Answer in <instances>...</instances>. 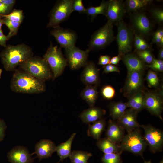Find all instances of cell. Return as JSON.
<instances>
[{
    "label": "cell",
    "mask_w": 163,
    "mask_h": 163,
    "mask_svg": "<svg viewBox=\"0 0 163 163\" xmlns=\"http://www.w3.org/2000/svg\"><path fill=\"white\" fill-rule=\"evenodd\" d=\"M61 47L53 46L51 42L43 58L49 66L53 75V79L60 76L67 65L66 59L64 57Z\"/></svg>",
    "instance_id": "4"
},
{
    "label": "cell",
    "mask_w": 163,
    "mask_h": 163,
    "mask_svg": "<svg viewBox=\"0 0 163 163\" xmlns=\"http://www.w3.org/2000/svg\"><path fill=\"white\" fill-rule=\"evenodd\" d=\"M110 57L108 55H101L99 59L98 64L106 66L110 63Z\"/></svg>",
    "instance_id": "43"
},
{
    "label": "cell",
    "mask_w": 163,
    "mask_h": 163,
    "mask_svg": "<svg viewBox=\"0 0 163 163\" xmlns=\"http://www.w3.org/2000/svg\"><path fill=\"white\" fill-rule=\"evenodd\" d=\"M138 112L130 108L126 110L117 120V123L128 133L139 128L141 125L137 120Z\"/></svg>",
    "instance_id": "18"
},
{
    "label": "cell",
    "mask_w": 163,
    "mask_h": 163,
    "mask_svg": "<svg viewBox=\"0 0 163 163\" xmlns=\"http://www.w3.org/2000/svg\"><path fill=\"white\" fill-rule=\"evenodd\" d=\"M159 46L161 47V48L163 47V37L161 39V41L159 44Z\"/></svg>",
    "instance_id": "53"
},
{
    "label": "cell",
    "mask_w": 163,
    "mask_h": 163,
    "mask_svg": "<svg viewBox=\"0 0 163 163\" xmlns=\"http://www.w3.org/2000/svg\"><path fill=\"white\" fill-rule=\"evenodd\" d=\"M109 2V0H102L99 6H90L86 8L84 14L90 16L93 19L98 14H103L106 16Z\"/></svg>",
    "instance_id": "29"
},
{
    "label": "cell",
    "mask_w": 163,
    "mask_h": 163,
    "mask_svg": "<svg viewBox=\"0 0 163 163\" xmlns=\"http://www.w3.org/2000/svg\"><path fill=\"white\" fill-rule=\"evenodd\" d=\"M137 56L144 63L150 64L154 58L151 51L148 49L144 50H136Z\"/></svg>",
    "instance_id": "36"
},
{
    "label": "cell",
    "mask_w": 163,
    "mask_h": 163,
    "mask_svg": "<svg viewBox=\"0 0 163 163\" xmlns=\"http://www.w3.org/2000/svg\"><path fill=\"white\" fill-rule=\"evenodd\" d=\"M2 18H7L13 22L21 24L24 18V15L22 10L14 9L9 14L0 15Z\"/></svg>",
    "instance_id": "33"
},
{
    "label": "cell",
    "mask_w": 163,
    "mask_h": 163,
    "mask_svg": "<svg viewBox=\"0 0 163 163\" xmlns=\"http://www.w3.org/2000/svg\"><path fill=\"white\" fill-rule=\"evenodd\" d=\"M97 86L87 85L81 91L80 96L90 107H94L98 97Z\"/></svg>",
    "instance_id": "23"
},
{
    "label": "cell",
    "mask_w": 163,
    "mask_h": 163,
    "mask_svg": "<svg viewBox=\"0 0 163 163\" xmlns=\"http://www.w3.org/2000/svg\"><path fill=\"white\" fill-rule=\"evenodd\" d=\"M148 85L151 87H157L159 84V79L157 73L155 71L149 70L146 76Z\"/></svg>",
    "instance_id": "35"
},
{
    "label": "cell",
    "mask_w": 163,
    "mask_h": 163,
    "mask_svg": "<svg viewBox=\"0 0 163 163\" xmlns=\"http://www.w3.org/2000/svg\"><path fill=\"white\" fill-rule=\"evenodd\" d=\"M66 59L72 70L78 69L84 67L88 62V54L90 51L81 50L75 46L65 49Z\"/></svg>",
    "instance_id": "10"
},
{
    "label": "cell",
    "mask_w": 163,
    "mask_h": 163,
    "mask_svg": "<svg viewBox=\"0 0 163 163\" xmlns=\"http://www.w3.org/2000/svg\"><path fill=\"white\" fill-rule=\"evenodd\" d=\"M113 24L109 21L92 35L88 49L91 50L104 48L114 40Z\"/></svg>",
    "instance_id": "6"
},
{
    "label": "cell",
    "mask_w": 163,
    "mask_h": 163,
    "mask_svg": "<svg viewBox=\"0 0 163 163\" xmlns=\"http://www.w3.org/2000/svg\"><path fill=\"white\" fill-rule=\"evenodd\" d=\"M50 34L59 44L61 47L66 49L75 46L77 35L73 30L64 28L59 25L53 27Z\"/></svg>",
    "instance_id": "12"
},
{
    "label": "cell",
    "mask_w": 163,
    "mask_h": 163,
    "mask_svg": "<svg viewBox=\"0 0 163 163\" xmlns=\"http://www.w3.org/2000/svg\"><path fill=\"white\" fill-rule=\"evenodd\" d=\"M8 161L11 163H33L34 158L27 148L21 146L13 148L7 155Z\"/></svg>",
    "instance_id": "17"
},
{
    "label": "cell",
    "mask_w": 163,
    "mask_h": 163,
    "mask_svg": "<svg viewBox=\"0 0 163 163\" xmlns=\"http://www.w3.org/2000/svg\"><path fill=\"white\" fill-rule=\"evenodd\" d=\"M4 18L2 19L3 24L5 25L9 30V32L7 35L9 40L17 34L21 24L13 22L6 18Z\"/></svg>",
    "instance_id": "32"
},
{
    "label": "cell",
    "mask_w": 163,
    "mask_h": 163,
    "mask_svg": "<svg viewBox=\"0 0 163 163\" xmlns=\"http://www.w3.org/2000/svg\"><path fill=\"white\" fill-rule=\"evenodd\" d=\"M151 14L154 19L158 22L161 23L163 21V11L161 8H154L151 11Z\"/></svg>",
    "instance_id": "39"
},
{
    "label": "cell",
    "mask_w": 163,
    "mask_h": 163,
    "mask_svg": "<svg viewBox=\"0 0 163 163\" xmlns=\"http://www.w3.org/2000/svg\"><path fill=\"white\" fill-rule=\"evenodd\" d=\"M126 12L124 3L121 0H110L106 16L113 24H116L123 21Z\"/></svg>",
    "instance_id": "14"
},
{
    "label": "cell",
    "mask_w": 163,
    "mask_h": 163,
    "mask_svg": "<svg viewBox=\"0 0 163 163\" xmlns=\"http://www.w3.org/2000/svg\"><path fill=\"white\" fill-rule=\"evenodd\" d=\"M116 94L115 90L111 86L107 85L104 86L101 90V94L105 99L110 100L113 98Z\"/></svg>",
    "instance_id": "37"
},
{
    "label": "cell",
    "mask_w": 163,
    "mask_h": 163,
    "mask_svg": "<svg viewBox=\"0 0 163 163\" xmlns=\"http://www.w3.org/2000/svg\"><path fill=\"white\" fill-rule=\"evenodd\" d=\"M162 37H163V30L162 28H161L158 29L154 33L151 43H155L159 45Z\"/></svg>",
    "instance_id": "41"
},
{
    "label": "cell",
    "mask_w": 163,
    "mask_h": 163,
    "mask_svg": "<svg viewBox=\"0 0 163 163\" xmlns=\"http://www.w3.org/2000/svg\"><path fill=\"white\" fill-rule=\"evenodd\" d=\"M2 17L0 16V30H2V27L3 24L2 19Z\"/></svg>",
    "instance_id": "52"
},
{
    "label": "cell",
    "mask_w": 163,
    "mask_h": 163,
    "mask_svg": "<svg viewBox=\"0 0 163 163\" xmlns=\"http://www.w3.org/2000/svg\"><path fill=\"white\" fill-rule=\"evenodd\" d=\"M145 108L152 115L162 120L161 116L163 110L162 94L155 92L145 93Z\"/></svg>",
    "instance_id": "13"
},
{
    "label": "cell",
    "mask_w": 163,
    "mask_h": 163,
    "mask_svg": "<svg viewBox=\"0 0 163 163\" xmlns=\"http://www.w3.org/2000/svg\"><path fill=\"white\" fill-rule=\"evenodd\" d=\"M145 131L144 139L152 151L155 153L162 150L163 145V132L150 125H141Z\"/></svg>",
    "instance_id": "11"
},
{
    "label": "cell",
    "mask_w": 163,
    "mask_h": 163,
    "mask_svg": "<svg viewBox=\"0 0 163 163\" xmlns=\"http://www.w3.org/2000/svg\"><path fill=\"white\" fill-rule=\"evenodd\" d=\"M106 125L105 119L101 118L90 125L88 129V136L98 140L100 139Z\"/></svg>",
    "instance_id": "26"
},
{
    "label": "cell",
    "mask_w": 163,
    "mask_h": 163,
    "mask_svg": "<svg viewBox=\"0 0 163 163\" xmlns=\"http://www.w3.org/2000/svg\"><path fill=\"white\" fill-rule=\"evenodd\" d=\"M124 130L117 123L111 119L108 121V125L106 132L107 138L113 142L118 144L120 142L124 136Z\"/></svg>",
    "instance_id": "21"
},
{
    "label": "cell",
    "mask_w": 163,
    "mask_h": 163,
    "mask_svg": "<svg viewBox=\"0 0 163 163\" xmlns=\"http://www.w3.org/2000/svg\"><path fill=\"white\" fill-rule=\"evenodd\" d=\"M56 146L53 142L49 139L40 140L35 145V151L32 155L36 154L39 161L48 158L56 151Z\"/></svg>",
    "instance_id": "19"
},
{
    "label": "cell",
    "mask_w": 163,
    "mask_h": 163,
    "mask_svg": "<svg viewBox=\"0 0 163 163\" xmlns=\"http://www.w3.org/2000/svg\"><path fill=\"white\" fill-rule=\"evenodd\" d=\"M143 72H128L124 85L121 90L123 95L128 98L138 92L144 91Z\"/></svg>",
    "instance_id": "8"
},
{
    "label": "cell",
    "mask_w": 163,
    "mask_h": 163,
    "mask_svg": "<svg viewBox=\"0 0 163 163\" xmlns=\"http://www.w3.org/2000/svg\"><path fill=\"white\" fill-rule=\"evenodd\" d=\"M148 66L155 72H163V61L162 60L154 58L151 63Z\"/></svg>",
    "instance_id": "38"
},
{
    "label": "cell",
    "mask_w": 163,
    "mask_h": 163,
    "mask_svg": "<svg viewBox=\"0 0 163 163\" xmlns=\"http://www.w3.org/2000/svg\"><path fill=\"white\" fill-rule=\"evenodd\" d=\"M106 113L105 110L94 106L84 110L80 115L79 117L83 123L89 124L102 118Z\"/></svg>",
    "instance_id": "22"
},
{
    "label": "cell",
    "mask_w": 163,
    "mask_h": 163,
    "mask_svg": "<svg viewBox=\"0 0 163 163\" xmlns=\"http://www.w3.org/2000/svg\"><path fill=\"white\" fill-rule=\"evenodd\" d=\"M12 11L8 7L0 2V15L8 14Z\"/></svg>",
    "instance_id": "44"
},
{
    "label": "cell",
    "mask_w": 163,
    "mask_h": 163,
    "mask_svg": "<svg viewBox=\"0 0 163 163\" xmlns=\"http://www.w3.org/2000/svg\"><path fill=\"white\" fill-rule=\"evenodd\" d=\"M151 0H127L126 1L128 10L130 12H136L150 4Z\"/></svg>",
    "instance_id": "31"
},
{
    "label": "cell",
    "mask_w": 163,
    "mask_h": 163,
    "mask_svg": "<svg viewBox=\"0 0 163 163\" xmlns=\"http://www.w3.org/2000/svg\"><path fill=\"white\" fill-rule=\"evenodd\" d=\"M92 154L86 151L74 150L71 152L69 156L71 163H87Z\"/></svg>",
    "instance_id": "30"
},
{
    "label": "cell",
    "mask_w": 163,
    "mask_h": 163,
    "mask_svg": "<svg viewBox=\"0 0 163 163\" xmlns=\"http://www.w3.org/2000/svg\"><path fill=\"white\" fill-rule=\"evenodd\" d=\"M159 59L162 60L163 59V48H161L158 54Z\"/></svg>",
    "instance_id": "51"
},
{
    "label": "cell",
    "mask_w": 163,
    "mask_h": 163,
    "mask_svg": "<svg viewBox=\"0 0 163 163\" xmlns=\"http://www.w3.org/2000/svg\"><path fill=\"white\" fill-rule=\"evenodd\" d=\"M144 40L140 36L135 34L134 43L136 49L142 43Z\"/></svg>",
    "instance_id": "48"
},
{
    "label": "cell",
    "mask_w": 163,
    "mask_h": 163,
    "mask_svg": "<svg viewBox=\"0 0 163 163\" xmlns=\"http://www.w3.org/2000/svg\"><path fill=\"white\" fill-rule=\"evenodd\" d=\"M32 49L24 43L7 46L0 53L1 62L5 70L15 71L18 66L33 56Z\"/></svg>",
    "instance_id": "2"
},
{
    "label": "cell",
    "mask_w": 163,
    "mask_h": 163,
    "mask_svg": "<svg viewBox=\"0 0 163 163\" xmlns=\"http://www.w3.org/2000/svg\"><path fill=\"white\" fill-rule=\"evenodd\" d=\"M144 91H140L130 97L127 104L128 107L138 113L145 108Z\"/></svg>",
    "instance_id": "24"
},
{
    "label": "cell",
    "mask_w": 163,
    "mask_h": 163,
    "mask_svg": "<svg viewBox=\"0 0 163 163\" xmlns=\"http://www.w3.org/2000/svg\"><path fill=\"white\" fill-rule=\"evenodd\" d=\"M122 59L127 68L128 72L134 71L144 72L147 66L134 53H127L122 57Z\"/></svg>",
    "instance_id": "20"
},
{
    "label": "cell",
    "mask_w": 163,
    "mask_h": 163,
    "mask_svg": "<svg viewBox=\"0 0 163 163\" xmlns=\"http://www.w3.org/2000/svg\"><path fill=\"white\" fill-rule=\"evenodd\" d=\"M87 163H89L87 162Z\"/></svg>",
    "instance_id": "56"
},
{
    "label": "cell",
    "mask_w": 163,
    "mask_h": 163,
    "mask_svg": "<svg viewBox=\"0 0 163 163\" xmlns=\"http://www.w3.org/2000/svg\"><path fill=\"white\" fill-rule=\"evenodd\" d=\"M6 128V126L4 121L0 118V142L3 139Z\"/></svg>",
    "instance_id": "45"
},
{
    "label": "cell",
    "mask_w": 163,
    "mask_h": 163,
    "mask_svg": "<svg viewBox=\"0 0 163 163\" xmlns=\"http://www.w3.org/2000/svg\"><path fill=\"white\" fill-rule=\"evenodd\" d=\"M147 145L139 128L128 132L123 137L120 145L121 150L142 155Z\"/></svg>",
    "instance_id": "5"
},
{
    "label": "cell",
    "mask_w": 163,
    "mask_h": 163,
    "mask_svg": "<svg viewBox=\"0 0 163 163\" xmlns=\"http://www.w3.org/2000/svg\"><path fill=\"white\" fill-rule=\"evenodd\" d=\"M16 2L15 0H0V2L7 5L12 10Z\"/></svg>",
    "instance_id": "47"
},
{
    "label": "cell",
    "mask_w": 163,
    "mask_h": 163,
    "mask_svg": "<svg viewBox=\"0 0 163 163\" xmlns=\"http://www.w3.org/2000/svg\"><path fill=\"white\" fill-rule=\"evenodd\" d=\"M131 20L133 28L139 34L147 36L150 34L152 28V24L144 13H136L133 15Z\"/></svg>",
    "instance_id": "16"
},
{
    "label": "cell",
    "mask_w": 163,
    "mask_h": 163,
    "mask_svg": "<svg viewBox=\"0 0 163 163\" xmlns=\"http://www.w3.org/2000/svg\"><path fill=\"white\" fill-rule=\"evenodd\" d=\"M19 67V69L44 82L53 79L52 72L43 58L33 56L20 65Z\"/></svg>",
    "instance_id": "3"
},
{
    "label": "cell",
    "mask_w": 163,
    "mask_h": 163,
    "mask_svg": "<svg viewBox=\"0 0 163 163\" xmlns=\"http://www.w3.org/2000/svg\"><path fill=\"white\" fill-rule=\"evenodd\" d=\"M108 107L110 116L113 119L117 120L128 107L127 103L121 101L111 102Z\"/></svg>",
    "instance_id": "28"
},
{
    "label": "cell",
    "mask_w": 163,
    "mask_h": 163,
    "mask_svg": "<svg viewBox=\"0 0 163 163\" xmlns=\"http://www.w3.org/2000/svg\"><path fill=\"white\" fill-rule=\"evenodd\" d=\"M122 152L121 151L117 153L104 154L101 161L103 163H122L120 155Z\"/></svg>",
    "instance_id": "34"
},
{
    "label": "cell",
    "mask_w": 163,
    "mask_h": 163,
    "mask_svg": "<svg viewBox=\"0 0 163 163\" xmlns=\"http://www.w3.org/2000/svg\"><path fill=\"white\" fill-rule=\"evenodd\" d=\"M2 69L0 68V79L1 78V74H2Z\"/></svg>",
    "instance_id": "54"
},
{
    "label": "cell",
    "mask_w": 163,
    "mask_h": 163,
    "mask_svg": "<svg viewBox=\"0 0 163 163\" xmlns=\"http://www.w3.org/2000/svg\"><path fill=\"white\" fill-rule=\"evenodd\" d=\"M96 145L104 154L117 153L122 151L120 145L113 142L107 137L98 140Z\"/></svg>",
    "instance_id": "27"
},
{
    "label": "cell",
    "mask_w": 163,
    "mask_h": 163,
    "mask_svg": "<svg viewBox=\"0 0 163 163\" xmlns=\"http://www.w3.org/2000/svg\"><path fill=\"white\" fill-rule=\"evenodd\" d=\"M10 87L13 91L27 94H39L45 92V82L39 80L20 69L14 71Z\"/></svg>",
    "instance_id": "1"
},
{
    "label": "cell",
    "mask_w": 163,
    "mask_h": 163,
    "mask_svg": "<svg viewBox=\"0 0 163 163\" xmlns=\"http://www.w3.org/2000/svg\"><path fill=\"white\" fill-rule=\"evenodd\" d=\"M116 25L118 28L117 41L118 54L122 57L132 50L133 34L130 29L123 21L119 22Z\"/></svg>",
    "instance_id": "9"
},
{
    "label": "cell",
    "mask_w": 163,
    "mask_h": 163,
    "mask_svg": "<svg viewBox=\"0 0 163 163\" xmlns=\"http://www.w3.org/2000/svg\"><path fill=\"white\" fill-rule=\"evenodd\" d=\"M76 134L75 133H73L66 141L56 146V151L60 158V160L57 163H59L60 161L62 162L64 159L69 157L71 152L72 142Z\"/></svg>",
    "instance_id": "25"
},
{
    "label": "cell",
    "mask_w": 163,
    "mask_h": 163,
    "mask_svg": "<svg viewBox=\"0 0 163 163\" xmlns=\"http://www.w3.org/2000/svg\"><path fill=\"white\" fill-rule=\"evenodd\" d=\"M144 163H152L150 160L148 161H145Z\"/></svg>",
    "instance_id": "55"
},
{
    "label": "cell",
    "mask_w": 163,
    "mask_h": 163,
    "mask_svg": "<svg viewBox=\"0 0 163 163\" xmlns=\"http://www.w3.org/2000/svg\"><path fill=\"white\" fill-rule=\"evenodd\" d=\"M149 48V45L144 40L142 43L136 48V50H144L148 49Z\"/></svg>",
    "instance_id": "50"
},
{
    "label": "cell",
    "mask_w": 163,
    "mask_h": 163,
    "mask_svg": "<svg viewBox=\"0 0 163 163\" xmlns=\"http://www.w3.org/2000/svg\"><path fill=\"white\" fill-rule=\"evenodd\" d=\"M100 69L93 62H88L84 66L81 76L82 82L87 85L97 86L100 83Z\"/></svg>",
    "instance_id": "15"
},
{
    "label": "cell",
    "mask_w": 163,
    "mask_h": 163,
    "mask_svg": "<svg viewBox=\"0 0 163 163\" xmlns=\"http://www.w3.org/2000/svg\"><path fill=\"white\" fill-rule=\"evenodd\" d=\"M73 0L57 1L50 12L46 27H53L66 20L73 12Z\"/></svg>",
    "instance_id": "7"
},
{
    "label": "cell",
    "mask_w": 163,
    "mask_h": 163,
    "mask_svg": "<svg viewBox=\"0 0 163 163\" xmlns=\"http://www.w3.org/2000/svg\"><path fill=\"white\" fill-rule=\"evenodd\" d=\"M72 9L73 11H76L84 14L86 8L83 5L82 0H73Z\"/></svg>",
    "instance_id": "40"
},
{
    "label": "cell",
    "mask_w": 163,
    "mask_h": 163,
    "mask_svg": "<svg viewBox=\"0 0 163 163\" xmlns=\"http://www.w3.org/2000/svg\"><path fill=\"white\" fill-rule=\"evenodd\" d=\"M104 70L103 73H108L112 72H120L119 68L115 65L110 64L103 67Z\"/></svg>",
    "instance_id": "42"
},
{
    "label": "cell",
    "mask_w": 163,
    "mask_h": 163,
    "mask_svg": "<svg viewBox=\"0 0 163 163\" xmlns=\"http://www.w3.org/2000/svg\"><path fill=\"white\" fill-rule=\"evenodd\" d=\"M121 59H122V57L118 54L117 56H114L110 59L109 64L114 65H117Z\"/></svg>",
    "instance_id": "49"
},
{
    "label": "cell",
    "mask_w": 163,
    "mask_h": 163,
    "mask_svg": "<svg viewBox=\"0 0 163 163\" xmlns=\"http://www.w3.org/2000/svg\"><path fill=\"white\" fill-rule=\"evenodd\" d=\"M8 40L7 36L5 35L2 31L0 30V45L5 47L6 46V42Z\"/></svg>",
    "instance_id": "46"
}]
</instances>
